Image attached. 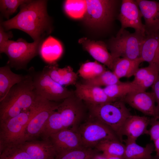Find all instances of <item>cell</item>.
Returning <instances> with one entry per match:
<instances>
[{"label":"cell","mask_w":159,"mask_h":159,"mask_svg":"<svg viewBox=\"0 0 159 159\" xmlns=\"http://www.w3.org/2000/svg\"><path fill=\"white\" fill-rule=\"evenodd\" d=\"M57 110L61 114L64 129L77 130L78 125L84 115L81 100L72 95L59 103Z\"/></svg>","instance_id":"cell-12"},{"label":"cell","mask_w":159,"mask_h":159,"mask_svg":"<svg viewBox=\"0 0 159 159\" xmlns=\"http://www.w3.org/2000/svg\"><path fill=\"white\" fill-rule=\"evenodd\" d=\"M143 62L141 57L134 60L119 58L115 60L112 71L119 79L129 78L134 76L140 64Z\"/></svg>","instance_id":"cell-24"},{"label":"cell","mask_w":159,"mask_h":159,"mask_svg":"<svg viewBox=\"0 0 159 159\" xmlns=\"http://www.w3.org/2000/svg\"><path fill=\"white\" fill-rule=\"evenodd\" d=\"M58 154L85 148L77 130L63 129L51 135L49 138Z\"/></svg>","instance_id":"cell-14"},{"label":"cell","mask_w":159,"mask_h":159,"mask_svg":"<svg viewBox=\"0 0 159 159\" xmlns=\"http://www.w3.org/2000/svg\"><path fill=\"white\" fill-rule=\"evenodd\" d=\"M0 159H31L19 145H14L5 147L0 152Z\"/></svg>","instance_id":"cell-34"},{"label":"cell","mask_w":159,"mask_h":159,"mask_svg":"<svg viewBox=\"0 0 159 159\" xmlns=\"http://www.w3.org/2000/svg\"><path fill=\"white\" fill-rule=\"evenodd\" d=\"M103 89L105 93L109 97L117 100H121L131 92L142 91L133 81L121 82L118 83L105 87Z\"/></svg>","instance_id":"cell-27"},{"label":"cell","mask_w":159,"mask_h":159,"mask_svg":"<svg viewBox=\"0 0 159 159\" xmlns=\"http://www.w3.org/2000/svg\"><path fill=\"white\" fill-rule=\"evenodd\" d=\"M27 0H0V11L1 15L8 20L16 11L18 8Z\"/></svg>","instance_id":"cell-35"},{"label":"cell","mask_w":159,"mask_h":159,"mask_svg":"<svg viewBox=\"0 0 159 159\" xmlns=\"http://www.w3.org/2000/svg\"><path fill=\"white\" fill-rule=\"evenodd\" d=\"M98 151L92 148H84L58 154L54 159H92Z\"/></svg>","instance_id":"cell-32"},{"label":"cell","mask_w":159,"mask_h":159,"mask_svg":"<svg viewBox=\"0 0 159 159\" xmlns=\"http://www.w3.org/2000/svg\"><path fill=\"white\" fill-rule=\"evenodd\" d=\"M121 82L112 71L107 70L96 77L85 80V83L100 87L102 86H109Z\"/></svg>","instance_id":"cell-33"},{"label":"cell","mask_w":159,"mask_h":159,"mask_svg":"<svg viewBox=\"0 0 159 159\" xmlns=\"http://www.w3.org/2000/svg\"><path fill=\"white\" fill-rule=\"evenodd\" d=\"M37 95L32 77L28 73L21 81L12 87L6 97L0 101V122L30 109Z\"/></svg>","instance_id":"cell-2"},{"label":"cell","mask_w":159,"mask_h":159,"mask_svg":"<svg viewBox=\"0 0 159 159\" xmlns=\"http://www.w3.org/2000/svg\"><path fill=\"white\" fill-rule=\"evenodd\" d=\"M28 72L32 77L37 94L47 100L58 102L72 95L71 91L55 82L42 70L36 71L32 67Z\"/></svg>","instance_id":"cell-8"},{"label":"cell","mask_w":159,"mask_h":159,"mask_svg":"<svg viewBox=\"0 0 159 159\" xmlns=\"http://www.w3.org/2000/svg\"><path fill=\"white\" fill-rule=\"evenodd\" d=\"M105 155L107 156V159H122V157Z\"/></svg>","instance_id":"cell-41"},{"label":"cell","mask_w":159,"mask_h":159,"mask_svg":"<svg viewBox=\"0 0 159 159\" xmlns=\"http://www.w3.org/2000/svg\"><path fill=\"white\" fill-rule=\"evenodd\" d=\"M143 62L155 69L159 73V30L146 34L141 52Z\"/></svg>","instance_id":"cell-20"},{"label":"cell","mask_w":159,"mask_h":159,"mask_svg":"<svg viewBox=\"0 0 159 159\" xmlns=\"http://www.w3.org/2000/svg\"><path fill=\"white\" fill-rule=\"evenodd\" d=\"M152 92L153 93L155 103L156 118L159 119V74L156 80L152 86Z\"/></svg>","instance_id":"cell-38"},{"label":"cell","mask_w":159,"mask_h":159,"mask_svg":"<svg viewBox=\"0 0 159 159\" xmlns=\"http://www.w3.org/2000/svg\"><path fill=\"white\" fill-rule=\"evenodd\" d=\"M148 159H159L155 155V156H152Z\"/></svg>","instance_id":"cell-42"},{"label":"cell","mask_w":159,"mask_h":159,"mask_svg":"<svg viewBox=\"0 0 159 159\" xmlns=\"http://www.w3.org/2000/svg\"><path fill=\"white\" fill-rule=\"evenodd\" d=\"M150 120L151 118L145 116L130 115L125 121L122 129V135L127 137L125 140L136 142L140 135L146 134Z\"/></svg>","instance_id":"cell-19"},{"label":"cell","mask_w":159,"mask_h":159,"mask_svg":"<svg viewBox=\"0 0 159 159\" xmlns=\"http://www.w3.org/2000/svg\"><path fill=\"white\" fill-rule=\"evenodd\" d=\"M42 70L62 86L75 85L77 83V74L69 66L59 68L56 62L44 66Z\"/></svg>","instance_id":"cell-21"},{"label":"cell","mask_w":159,"mask_h":159,"mask_svg":"<svg viewBox=\"0 0 159 159\" xmlns=\"http://www.w3.org/2000/svg\"><path fill=\"white\" fill-rule=\"evenodd\" d=\"M125 149L122 159H148L154 150V144H147L143 147L137 144L136 142L124 140Z\"/></svg>","instance_id":"cell-25"},{"label":"cell","mask_w":159,"mask_h":159,"mask_svg":"<svg viewBox=\"0 0 159 159\" xmlns=\"http://www.w3.org/2000/svg\"><path fill=\"white\" fill-rule=\"evenodd\" d=\"M121 100L145 115L156 118L155 101L152 92L142 91L132 92Z\"/></svg>","instance_id":"cell-13"},{"label":"cell","mask_w":159,"mask_h":159,"mask_svg":"<svg viewBox=\"0 0 159 159\" xmlns=\"http://www.w3.org/2000/svg\"><path fill=\"white\" fill-rule=\"evenodd\" d=\"M8 64L0 67V101L14 85L21 81L25 75L13 72Z\"/></svg>","instance_id":"cell-23"},{"label":"cell","mask_w":159,"mask_h":159,"mask_svg":"<svg viewBox=\"0 0 159 159\" xmlns=\"http://www.w3.org/2000/svg\"><path fill=\"white\" fill-rule=\"evenodd\" d=\"M92 159H107V156L103 153H98L96 154Z\"/></svg>","instance_id":"cell-40"},{"label":"cell","mask_w":159,"mask_h":159,"mask_svg":"<svg viewBox=\"0 0 159 159\" xmlns=\"http://www.w3.org/2000/svg\"><path fill=\"white\" fill-rule=\"evenodd\" d=\"M154 149L156 152L155 155L159 158V137L154 141Z\"/></svg>","instance_id":"cell-39"},{"label":"cell","mask_w":159,"mask_h":159,"mask_svg":"<svg viewBox=\"0 0 159 159\" xmlns=\"http://www.w3.org/2000/svg\"><path fill=\"white\" fill-rule=\"evenodd\" d=\"M159 74L155 69L148 65L138 69L134 75V78L132 81L141 90L146 91L154 84Z\"/></svg>","instance_id":"cell-26"},{"label":"cell","mask_w":159,"mask_h":159,"mask_svg":"<svg viewBox=\"0 0 159 159\" xmlns=\"http://www.w3.org/2000/svg\"><path fill=\"white\" fill-rule=\"evenodd\" d=\"M31 159H54L57 153L49 138L23 142L19 144Z\"/></svg>","instance_id":"cell-16"},{"label":"cell","mask_w":159,"mask_h":159,"mask_svg":"<svg viewBox=\"0 0 159 159\" xmlns=\"http://www.w3.org/2000/svg\"><path fill=\"white\" fill-rule=\"evenodd\" d=\"M107 70L105 65L97 61L89 62L82 64L79 70V75L85 80H90L100 75Z\"/></svg>","instance_id":"cell-31"},{"label":"cell","mask_w":159,"mask_h":159,"mask_svg":"<svg viewBox=\"0 0 159 159\" xmlns=\"http://www.w3.org/2000/svg\"><path fill=\"white\" fill-rule=\"evenodd\" d=\"M13 37L11 32H6L3 27L0 24V52L3 53L4 50L9 40Z\"/></svg>","instance_id":"cell-37"},{"label":"cell","mask_w":159,"mask_h":159,"mask_svg":"<svg viewBox=\"0 0 159 159\" xmlns=\"http://www.w3.org/2000/svg\"><path fill=\"white\" fill-rule=\"evenodd\" d=\"M63 9L69 17L79 19L83 18L87 9L86 0H67L64 1Z\"/></svg>","instance_id":"cell-30"},{"label":"cell","mask_w":159,"mask_h":159,"mask_svg":"<svg viewBox=\"0 0 159 159\" xmlns=\"http://www.w3.org/2000/svg\"><path fill=\"white\" fill-rule=\"evenodd\" d=\"M75 85L77 97L88 105H100L119 100L109 97L101 87L85 83H76Z\"/></svg>","instance_id":"cell-15"},{"label":"cell","mask_w":159,"mask_h":159,"mask_svg":"<svg viewBox=\"0 0 159 159\" xmlns=\"http://www.w3.org/2000/svg\"><path fill=\"white\" fill-rule=\"evenodd\" d=\"M78 42L96 61L103 64L112 71L115 60L104 42L83 37L79 40Z\"/></svg>","instance_id":"cell-17"},{"label":"cell","mask_w":159,"mask_h":159,"mask_svg":"<svg viewBox=\"0 0 159 159\" xmlns=\"http://www.w3.org/2000/svg\"><path fill=\"white\" fill-rule=\"evenodd\" d=\"M47 1L27 0L19 6L20 11L10 19L0 22L6 31L21 30L34 41L46 38L52 30V21L47 10Z\"/></svg>","instance_id":"cell-1"},{"label":"cell","mask_w":159,"mask_h":159,"mask_svg":"<svg viewBox=\"0 0 159 159\" xmlns=\"http://www.w3.org/2000/svg\"><path fill=\"white\" fill-rule=\"evenodd\" d=\"M59 104L37 95L34 104L33 114L25 128L24 141L34 140L40 136L45 123L51 113L57 110Z\"/></svg>","instance_id":"cell-9"},{"label":"cell","mask_w":159,"mask_h":159,"mask_svg":"<svg viewBox=\"0 0 159 159\" xmlns=\"http://www.w3.org/2000/svg\"><path fill=\"white\" fill-rule=\"evenodd\" d=\"M95 148L98 151L102 152L105 155L122 157L125 145L118 140H107L101 142Z\"/></svg>","instance_id":"cell-29"},{"label":"cell","mask_w":159,"mask_h":159,"mask_svg":"<svg viewBox=\"0 0 159 159\" xmlns=\"http://www.w3.org/2000/svg\"><path fill=\"white\" fill-rule=\"evenodd\" d=\"M34 105L31 108L17 115L0 122V152L7 146L24 141L25 128L32 117Z\"/></svg>","instance_id":"cell-6"},{"label":"cell","mask_w":159,"mask_h":159,"mask_svg":"<svg viewBox=\"0 0 159 159\" xmlns=\"http://www.w3.org/2000/svg\"><path fill=\"white\" fill-rule=\"evenodd\" d=\"M44 40L29 43L22 38L16 41L9 40L3 52L8 57L7 64L16 69H26L29 62L39 54V48Z\"/></svg>","instance_id":"cell-7"},{"label":"cell","mask_w":159,"mask_h":159,"mask_svg":"<svg viewBox=\"0 0 159 159\" xmlns=\"http://www.w3.org/2000/svg\"><path fill=\"white\" fill-rule=\"evenodd\" d=\"M63 129L61 114L56 110L51 113L46 122L42 130L40 136L42 140L47 139L52 135Z\"/></svg>","instance_id":"cell-28"},{"label":"cell","mask_w":159,"mask_h":159,"mask_svg":"<svg viewBox=\"0 0 159 159\" xmlns=\"http://www.w3.org/2000/svg\"><path fill=\"white\" fill-rule=\"evenodd\" d=\"M63 52V48L61 42L49 36L41 43L39 54L44 62L50 64L56 63L62 56Z\"/></svg>","instance_id":"cell-22"},{"label":"cell","mask_w":159,"mask_h":159,"mask_svg":"<svg viewBox=\"0 0 159 159\" xmlns=\"http://www.w3.org/2000/svg\"><path fill=\"white\" fill-rule=\"evenodd\" d=\"M145 21V34L159 30V2L154 0H136Z\"/></svg>","instance_id":"cell-18"},{"label":"cell","mask_w":159,"mask_h":159,"mask_svg":"<svg viewBox=\"0 0 159 159\" xmlns=\"http://www.w3.org/2000/svg\"><path fill=\"white\" fill-rule=\"evenodd\" d=\"M77 131L82 144L85 148H92L107 140L120 141L110 128L91 116L89 120L78 127Z\"/></svg>","instance_id":"cell-10"},{"label":"cell","mask_w":159,"mask_h":159,"mask_svg":"<svg viewBox=\"0 0 159 159\" xmlns=\"http://www.w3.org/2000/svg\"><path fill=\"white\" fill-rule=\"evenodd\" d=\"M90 116L110 128L120 140L123 141L122 129L131 114L125 102L121 100L98 105H90Z\"/></svg>","instance_id":"cell-3"},{"label":"cell","mask_w":159,"mask_h":159,"mask_svg":"<svg viewBox=\"0 0 159 159\" xmlns=\"http://www.w3.org/2000/svg\"><path fill=\"white\" fill-rule=\"evenodd\" d=\"M86 1L87 9L83 18L86 25L97 30L107 28L114 19L118 1L87 0Z\"/></svg>","instance_id":"cell-4"},{"label":"cell","mask_w":159,"mask_h":159,"mask_svg":"<svg viewBox=\"0 0 159 159\" xmlns=\"http://www.w3.org/2000/svg\"><path fill=\"white\" fill-rule=\"evenodd\" d=\"M142 15L135 0H122L121 1L118 18L121 27L117 34L127 28H132L135 31L145 34V26L142 23Z\"/></svg>","instance_id":"cell-11"},{"label":"cell","mask_w":159,"mask_h":159,"mask_svg":"<svg viewBox=\"0 0 159 159\" xmlns=\"http://www.w3.org/2000/svg\"><path fill=\"white\" fill-rule=\"evenodd\" d=\"M145 36L138 32L130 33L125 29L110 40L107 47L114 60L119 58L137 59L140 58Z\"/></svg>","instance_id":"cell-5"},{"label":"cell","mask_w":159,"mask_h":159,"mask_svg":"<svg viewBox=\"0 0 159 159\" xmlns=\"http://www.w3.org/2000/svg\"><path fill=\"white\" fill-rule=\"evenodd\" d=\"M150 125L151 127L146 134L149 135L151 140L154 141L159 137V119L151 118Z\"/></svg>","instance_id":"cell-36"}]
</instances>
